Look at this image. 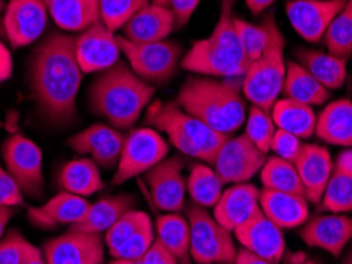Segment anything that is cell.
I'll return each instance as SVG.
<instances>
[{
	"label": "cell",
	"instance_id": "1",
	"mask_svg": "<svg viewBox=\"0 0 352 264\" xmlns=\"http://www.w3.org/2000/svg\"><path fill=\"white\" fill-rule=\"evenodd\" d=\"M76 38L64 34L46 37L32 53L29 82L38 111L46 121L65 125L76 114L81 69L75 51Z\"/></svg>",
	"mask_w": 352,
	"mask_h": 264
},
{
	"label": "cell",
	"instance_id": "2",
	"mask_svg": "<svg viewBox=\"0 0 352 264\" xmlns=\"http://www.w3.org/2000/svg\"><path fill=\"white\" fill-rule=\"evenodd\" d=\"M178 105L213 130L232 136L246 122L243 77H189L179 89Z\"/></svg>",
	"mask_w": 352,
	"mask_h": 264
},
{
	"label": "cell",
	"instance_id": "3",
	"mask_svg": "<svg viewBox=\"0 0 352 264\" xmlns=\"http://www.w3.org/2000/svg\"><path fill=\"white\" fill-rule=\"evenodd\" d=\"M154 97V87L119 60L102 71L89 89L91 111L119 130H127L142 116Z\"/></svg>",
	"mask_w": 352,
	"mask_h": 264
},
{
	"label": "cell",
	"instance_id": "4",
	"mask_svg": "<svg viewBox=\"0 0 352 264\" xmlns=\"http://www.w3.org/2000/svg\"><path fill=\"white\" fill-rule=\"evenodd\" d=\"M235 0H222L221 14L208 38L199 40L181 60V67L192 73L211 77H243L250 60L243 49L232 14Z\"/></svg>",
	"mask_w": 352,
	"mask_h": 264
},
{
	"label": "cell",
	"instance_id": "5",
	"mask_svg": "<svg viewBox=\"0 0 352 264\" xmlns=\"http://www.w3.org/2000/svg\"><path fill=\"white\" fill-rule=\"evenodd\" d=\"M146 122L167 134L170 144L186 157H192L208 165H211L217 151L229 138L190 116L178 103L154 101L146 111Z\"/></svg>",
	"mask_w": 352,
	"mask_h": 264
},
{
	"label": "cell",
	"instance_id": "6",
	"mask_svg": "<svg viewBox=\"0 0 352 264\" xmlns=\"http://www.w3.org/2000/svg\"><path fill=\"white\" fill-rule=\"evenodd\" d=\"M262 25L267 30L268 40L263 54L248 67L243 76V95L252 105L261 110L272 112L274 103L279 100L286 77V60H284V46L286 38L279 30L273 13H267L262 19Z\"/></svg>",
	"mask_w": 352,
	"mask_h": 264
},
{
	"label": "cell",
	"instance_id": "7",
	"mask_svg": "<svg viewBox=\"0 0 352 264\" xmlns=\"http://www.w3.org/2000/svg\"><path fill=\"white\" fill-rule=\"evenodd\" d=\"M190 232V258L197 264H235L236 247L232 232L217 224L201 206L192 204L188 211Z\"/></svg>",
	"mask_w": 352,
	"mask_h": 264
},
{
	"label": "cell",
	"instance_id": "8",
	"mask_svg": "<svg viewBox=\"0 0 352 264\" xmlns=\"http://www.w3.org/2000/svg\"><path fill=\"white\" fill-rule=\"evenodd\" d=\"M118 43L133 73L148 84H167L183 60V48L175 41L133 43L118 37Z\"/></svg>",
	"mask_w": 352,
	"mask_h": 264
},
{
	"label": "cell",
	"instance_id": "9",
	"mask_svg": "<svg viewBox=\"0 0 352 264\" xmlns=\"http://www.w3.org/2000/svg\"><path fill=\"white\" fill-rule=\"evenodd\" d=\"M168 143L154 128H137L124 139L113 184L121 185L144 174L167 157Z\"/></svg>",
	"mask_w": 352,
	"mask_h": 264
},
{
	"label": "cell",
	"instance_id": "10",
	"mask_svg": "<svg viewBox=\"0 0 352 264\" xmlns=\"http://www.w3.org/2000/svg\"><path fill=\"white\" fill-rule=\"evenodd\" d=\"M5 168L21 190L29 198L43 195V155L41 149L23 134H13L2 146Z\"/></svg>",
	"mask_w": 352,
	"mask_h": 264
},
{
	"label": "cell",
	"instance_id": "11",
	"mask_svg": "<svg viewBox=\"0 0 352 264\" xmlns=\"http://www.w3.org/2000/svg\"><path fill=\"white\" fill-rule=\"evenodd\" d=\"M267 158V154L258 151L243 133L240 136L226 139L211 162V167L224 184H245L261 173Z\"/></svg>",
	"mask_w": 352,
	"mask_h": 264
},
{
	"label": "cell",
	"instance_id": "12",
	"mask_svg": "<svg viewBox=\"0 0 352 264\" xmlns=\"http://www.w3.org/2000/svg\"><path fill=\"white\" fill-rule=\"evenodd\" d=\"M186 162L183 157L164 158L156 167L144 173V182L149 189L153 204L164 212H179L184 206L186 179L183 169Z\"/></svg>",
	"mask_w": 352,
	"mask_h": 264
},
{
	"label": "cell",
	"instance_id": "13",
	"mask_svg": "<svg viewBox=\"0 0 352 264\" xmlns=\"http://www.w3.org/2000/svg\"><path fill=\"white\" fill-rule=\"evenodd\" d=\"M348 0H289L286 14L300 37L319 43Z\"/></svg>",
	"mask_w": 352,
	"mask_h": 264
},
{
	"label": "cell",
	"instance_id": "14",
	"mask_svg": "<svg viewBox=\"0 0 352 264\" xmlns=\"http://www.w3.org/2000/svg\"><path fill=\"white\" fill-rule=\"evenodd\" d=\"M48 23V8L43 0H10L2 19L5 37L13 48L32 45Z\"/></svg>",
	"mask_w": 352,
	"mask_h": 264
},
{
	"label": "cell",
	"instance_id": "15",
	"mask_svg": "<svg viewBox=\"0 0 352 264\" xmlns=\"http://www.w3.org/2000/svg\"><path fill=\"white\" fill-rule=\"evenodd\" d=\"M75 51L82 73H102L116 65L121 56L118 37L102 21L76 38Z\"/></svg>",
	"mask_w": 352,
	"mask_h": 264
},
{
	"label": "cell",
	"instance_id": "16",
	"mask_svg": "<svg viewBox=\"0 0 352 264\" xmlns=\"http://www.w3.org/2000/svg\"><path fill=\"white\" fill-rule=\"evenodd\" d=\"M43 255L48 264H102L105 245L100 235L70 230L46 242Z\"/></svg>",
	"mask_w": 352,
	"mask_h": 264
},
{
	"label": "cell",
	"instance_id": "17",
	"mask_svg": "<svg viewBox=\"0 0 352 264\" xmlns=\"http://www.w3.org/2000/svg\"><path fill=\"white\" fill-rule=\"evenodd\" d=\"M234 235L245 250L276 264L283 260L286 250L283 228L274 225L262 212L235 228Z\"/></svg>",
	"mask_w": 352,
	"mask_h": 264
},
{
	"label": "cell",
	"instance_id": "18",
	"mask_svg": "<svg viewBox=\"0 0 352 264\" xmlns=\"http://www.w3.org/2000/svg\"><path fill=\"white\" fill-rule=\"evenodd\" d=\"M300 237L309 247L329 252L340 258L346 245L352 241V217L346 215H316L308 219L300 230Z\"/></svg>",
	"mask_w": 352,
	"mask_h": 264
},
{
	"label": "cell",
	"instance_id": "19",
	"mask_svg": "<svg viewBox=\"0 0 352 264\" xmlns=\"http://www.w3.org/2000/svg\"><path fill=\"white\" fill-rule=\"evenodd\" d=\"M126 136L115 128L96 123L69 139V146L76 154L91 155L92 162L103 168H113L121 157Z\"/></svg>",
	"mask_w": 352,
	"mask_h": 264
},
{
	"label": "cell",
	"instance_id": "20",
	"mask_svg": "<svg viewBox=\"0 0 352 264\" xmlns=\"http://www.w3.org/2000/svg\"><path fill=\"white\" fill-rule=\"evenodd\" d=\"M258 190L252 184H234L222 191L219 201L214 206L213 217L217 224L234 232L235 228L245 224L261 211Z\"/></svg>",
	"mask_w": 352,
	"mask_h": 264
},
{
	"label": "cell",
	"instance_id": "21",
	"mask_svg": "<svg viewBox=\"0 0 352 264\" xmlns=\"http://www.w3.org/2000/svg\"><path fill=\"white\" fill-rule=\"evenodd\" d=\"M294 165L298 171L307 200L314 204L320 203L324 190L333 173L332 155L327 149L318 144H303Z\"/></svg>",
	"mask_w": 352,
	"mask_h": 264
},
{
	"label": "cell",
	"instance_id": "22",
	"mask_svg": "<svg viewBox=\"0 0 352 264\" xmlns=\"http://www.w3.org/2000/svg\"><path fill=\"white\" fill-rule=\"evenodd\" d=\"M89 208V201L82 196L60 191L45 204L29 208L28 219L34 226L53 230L56 226L78 224Z\"/></svg>",
	"mask_w": 352,
	"mask_h": 264
},
{
	"label": "cell",
	"instance_id": "23",
	"mask_svg": "<svg viewBox=\"0 0 352 264\" xmlns=\"http://www.w3.org/2000/svg\"><path fill=\"white\" fill-rule=\"evenodd\" d=\"M176 25L175 14L170 7L148 3L127 21L122 27V37L133 43H154L164 41Z\"/></svg>",
	"mask_w": 352,
	"mask_h": 264
},
{
	"label": "cell",
	"instance_id": "24",
	"mask_svg": "<svg viewBox=\"0 0 352 264\" xmlns=\"http://www.w3.org/2000/svg\"><path fill=\"white\" fill-rule=\"evenodd\" d=\"M262 214L279 228H297L307 224L309 217L308 200L305 196L262 189L258 193Z\"/></svg>",
	"mask_w": 352,
	"mask_h": 264
},
{
	"label": "cell",
	"instance_id": "25",
	"mask_svg": "<svg viewBox=\"0 0 352 264\" xmlns=\"http://www.w3.org/2000/svg\"><path fill=\"white\" fill-rule=\"evenodd\" d=\"M50 16L65 32H85L100 23V0H43Z\"/></svg>",
	"mask_w": 352,
	"mask_h": 264
},
{
	"label": "cell",
	"instance_id": "26",
	"mask_svg": "<svg viewBox=\"0 0 352 264\" xmlns=\"http://www.w3.org/2000/svg\"><path fill=\"white\" fill-rule=\"evenodd\" d=\"M316 134L332 146L352 147V101L341 98L329 103L316 121Z\"/></svg>",
	"mask_w": 352,
	"mask_h": 264
},
{
	"label": "cell",
	"instance_id": "27",
	"mask_svg": "<svg viewBox=\"0 0 352 264\" xmlns=\"http://www.w3.org/2000/svg\"><path fill=\"white\" fill-rule=\"evenodd\" d=\"M295 62L314 76L325 89L333 91L343 87L348 77V60L340 59L330 53L318 49L298 48L295 51Z\"/></svg>",
	"mask_w": 352,
	"mask_h": 264
},
{
	"label": "cell",
	"instance_id": "28",
	"mask_svg": "<svg viewBox=\"0 0 352 264\" xmlns=\"http://www.w3.org/2000/svg\"><path fill=\"white\" fill-rule=\"evenodd\" d=\"M133 206H135V200L131 195L107 196V198L98 200L96 204H91L86 215L78 224L72 225L70 230L87 232V235H102L110 230L126 212L132 211Z\"/></svg>",
	"mask_w": 352,
	"mask_h": 264
},
{
	"label": "cell",
	"instance_id": "29",
	"mask_svg": "<svg viewBox=\"0 0 352 264\" xmlns=\"http://www.w3.org/2000/svg\"><path fill=\"white\" fill-rule=\"evenodd\" d=\"M284 98H291L308 106H322L329 101L330 91L320 84L295 60L286 62V77L283 84Z\"/></svg>",
	"mask_w": 352,
	"mask_h": 264
},
{
	"label": "cell",
	"instance_id": "30",
	"mask_svg": "<svg viewBox=\"0 0 352 264\" xmlns=\"http://www.w3.org/2000/svg\"><path fill=\"white\" fill-rule=\"evenodd\" d=\"M270 114L274 125L279 130L292 133L300 139L311 138L316 133L318 116L311 106L291 100V98H281L274 103Z\"/></svg>",
	"mask_w": 352,
	"mask_h": 264
},
{
	"label": "cell",
	"instance_id": "31",
	"mask_svg": "<svg viewBox=\"0 0 352 264\" xmlns=\"http://www.w3.org/2000/svg\"><path fill=\"white\" fill-rule=\"evenodd\" d=\"M59 185L64 191L85 198L100 191L103 189V180L96 162L89 158H78L72 160L60 169Z\"/></svg>",
	"mask_w": 352,
	"mask_h": 264
},
{
	"label": "cell",
	"instance_id": "32",
	"mask_svg": "<svg viewBox=\"0 0 352 264\" xmlns=\"http://www.w3.org/2000/svg\"><path fill=\"white\" fill-rule=\"evenodd\" d=\"M156 239L167 247L179 264H189L190 232L189 221L178 212H168L157 217Z\"/></svg>",
	"mask_w": 352,
	"mask_h": 264
},
{
	"label": "cell",
	"instance_id": "33",
	"mask_svg": "<svg viewBox=\"0 0 352 264\" xmlns=\"http://www.w3.org/2000/svg\"><path fill=\"white\" fill-rule=\"evenodd\" d=\"M222 182L219 176L216 174L213 167H208L204 162L195 163L190 168L189 178L186 179V189H188L190 198L197 206L201 208H214L222 195Z\"/></svg>",
	"mask_w": 352,
	"mask_h": 264
},
{
	"label": "cell",
	"instance_id": "34",
	"mask_svg": "<svg viewBox=\"0 0 352 264\" xmlns=\"http://www.w3.org/2000/svg\"><path fill=\"white\" fill-rule=\"evenodd\" d=\"M261 180L263 189L305 196L302 180H300L295 165L292 162H287V160L276 157V155L267 158L265 165L261 169Z\"/></svg>",
	"mask_w": 352,
	"mask_h": 264
},
{
	"label": "cell",
	"instance_id": "35",
	"mask_svg": "<svg viewBox=\"0 0 352 264\" xmlns=\"http://www.w3.org/2000/svg\"><path fill=\"white\" fill-rule=\"evenodd\" d=\"M324 41L330 54L349 60L352 54V0H348L344 8L329 25Z\"/></svg>",
	"mask_w": 352,
	"mask_h": 264
},
{
	"label": "cell",
	"instance_id": "36",
	"mask_svg": "<svg viewBox=\"0 0 352 264\" xmlns=\"http://www.w3.org/2000/svg\"><path fill=\"white\" fill-rule=\"evenodd\" d=\"M324 211L344 214L352 212V174L333 169L320 200Z\"/></svg>",
	"mask_w": 352,
	"mask_h": 264
},
{
	"label": "cell",
	"instance_id": "37",
	"mask_svg": "<svg viewBox=\"0 0 352 264\" xmlns=\"http://www.w3.org/2000/svg\"><path fill=\"white\" fill-rule=\"evenodd\" d=\"M274 132H276V125H274L272 114L252 105L246 117L245 134L248 139L254 144L258 151L268 154Z\"/></svg>",
	"mask_w": 352,
	"mask_h": 264
},
{
	"label": "cell",
	"instance_id": "38",
	"mask_svg": "<svg viewBox=\"0 0 352 264\" xmlns=\"http://www.w3.org/2000/svg\"><path fill=\"white\" fill-rule=\"evenodd\" d=\"M148 3L149 0H100V21L116 32Z\"/></svg>",
	"mask_w": 352,
	"mask_h": 264
},
{
	"label": "cell",
	"instance_id": "39",
	"mask_svg": "<svg viewBox=\"0 0 352 264\" xmlns=\"http://www.w3.org/2000/svg\"><path fill=\"white\" fill-rule=\"evenodd\" d=\"M148 214H144L142 211L132 209L124 214L110 230L105 232V244L108 247L110 253L116 250L119 245H122L133 232L140 230L146 221H149Z\"/></svg>",
	"mask_w": 352,
	"mask_h": 264
},
{
	"label": "cell",
	"instance_id": "40",
	"mask_svg": "<svg viewBox=\"0 0 352 264\" xmlns=\"http://www.w3.org/2000/svg\"><path fill=\"white\" fill-rule=\"evenodd\" d=\"M234 21L243 49H245V54L248 57V60H250V64H252V62H256L258 57L263 54V51H265L268 40L267 30L262 24L254 25L246 23V21H243L240 18H235Z\"/></svg>",
	"mask_w": 352,
	"mask_h": 264
},
{
	"label": "cell",
	"instance_id": "41",
	"mask_svg": "<svg viewBox=\"0 0 352 264\" xmlns=\"http://www.w3.org/2000/svg\"><path fill=\"white\" fill-rule=\"evenodd\" d=\"M154 241H156V231H154L153 221L149 220L140 230L133 232L122 245L113 250L111 256L124 258V260H138L148 252V248L153 245Z\"/></svg>",
	"mask_w": 352,
	"mask_h": 264
},
{
	"label": "cell",
	"instance_id": "42",
	"mask_svg": "<svg viewBox=\"0 0 352 264\" xmlns=\"http://www.w3.org/2000/svg\"><path fill=\"white\" fill-rule=\"evenodd\" d=\"M30 242L18 230H12L0 239V264H23L30 250Z\"/></svg>",
	"mask_w": 352,
	"mask_h": 264
},
{
	"label": "cell",
	"instance_id": "43",
	"mask_svg": "<svg viewBox=\"0 0 352 264\" xmlns=\"http://www.w3.org/2000/svg\"><path fill=\"white\" fill-rule=\"evenodd\" d=\"M302 147H303L302 139L297 138L292 133H287L276 128L274 136L272 139V146H270V151H273V154L276 155V157L294 163L295 160H297L300 151H302Z\"/></svg>",
	"mask_w": 352,
	"mask_h": 264
},
{
	"label": "cell",
	"instance_id": "44",
	"mask_svg": "<svg viewBox=\"0 0 352 264\" xmlns=\"http://www.w3.org/2000/svg\"><path fill=\"white\" fill-rule=\"evenodd\" d=\"M23 193L14 182V179L10 176L7 168L0 165V204L10 206V208H18L24 203Z\"/></svg>",
	"mask_w": 352,
	"mask_h": 264
},
{
	"label": "cell",
	"instance_id": "45",
	"mask_svg": "<svg viewBox=\"0 0 352 264\" xmlns=\"http://www.w3.org/2000/svg\"><path fill=\"white\" fill-rule=\"evenodd\" d=\"M140 260L143 264H179L173 253L160 244L157 239L153 242V245L148 248V252Z\"/></svg>",
	"mask_w": 352,
	"mask_h": 264
},
{
	"label": "cell",
	"instance_id": "46",
	"mask_svg": "<svg viewBox=\"0 0 352 264\" xmlns=\"http://www.w3.org/2000/svg\"><path fill=\"white\" fill-rule=\"evenodd\" d=\"M199 2L200 0H170L168 7L175 14L178 27H183L184 24L189 23V19L192 18L194 12L199 7Z\"/></svg>",
	"mask_w": 352,
	"mask_h": 264
},
{
	"label": "cell",
	"instance_id": "47",
	"mask_svg": "<svg viewBox=\"0 0 352 264\" xmlns=\"http://www.w3.org/2000/svg\"><path fill=\"white\" fill-rule=\"evenodd\" d=\"M13 75V57L7 45H3V41H0V84L10 80V76Z\"/></svg>",
	"mask_w": 352,
	"mask_h": 264
},
{
	"label": "cell",
	"instance_id": "48",
	"mask_svg": "<svg viewBox=\"0 0 352 264\" xmlns=\"http://www.w3.org/2000/svg\"><path fill=\"white\" fill-rule=\"evenodd\" d=\"M235 264H276L265 260V258H261L254 255V253L245 250V248H240L236 252V258H235Z\"/></svg>",
	"mask_w": 352,
	"mask_h": 264
},
{
	"label": "cell",
	"instance_id": "49",
	"mask_svg": "<svg viewBox=\"0 0 352 264\" xmlns=\"http://www.w3.org/2000/svg\"><path fill=\"white\" fill-rule=\"evenodd\" d=\"M333 169L343 171V173L352 174V147H348L336 157L333 163Z\"/></svg>",
	"mask_w": 352,
	"mask_h": 264
},
{
	"label": "cell",
	"instance_id": "50",
	"mask_svg": "<svg viewBox=\"0 0 352 264\" xmlns=\"http://www.w3.org/2000/svg\"><path fill=\"white\" fill-rule=\"evenodd\" d=\"M14 214H16V209L10 208V206H2L0 204V239L3 237L5 228H7L8 221L13 219Z\"/></svg>",
	"mask_w": 352,
	"mask_h": 264
},
{
	"label": "cell",
	"instance_id": "51",
	"mask_svg": "<svg viewBox=\"0 0 352 264\" xmlns=\"http://www.w3.org/2000/svg\"><path fill=\"white\" fill-rule=\"evenodd\" d=\"M245 2L252 14H261L262 12H265L270 5L276 2V0H245Z\"/></svg>",
	"mask_w": 352,
	"mask_h": 264
},
{
	"label": "cell",
	"instance_id": "52",
	"mask_svg": "<svg viewBox=\"0 0 352 264\" xmlns=\"http://www.w3.org/2000/svg\"><path fill=\"white\" fill-rule=\"evenodd\" d=\"M23 264H48V263H46L43 252H41L40 248H37L35 245H30V250Z\"/></svg>",
	"mask_w": 352,
	"mask_h": 264
},
{
	"label": "cell",
	"instance_id": "53",
	"mask_svg": "<svg viewBox=\"0 0 352 264\" xmlns=\"http://www.w3.org/2000/svg\"><path fill=\"white\" fill-rule=\"evenodd\" d=\"M110 264H143L142 260H124V258H115Z\"/></svg>",
	"mask_w": 352,
	"mask_h": 264
},
{
	"label": "cell",
	"instance_id": "54",
	"mask_svg": "<svg viewBox=\"0 0 352 264\" xmlns=\"http://www.w3.org/2000/svg\"><path fill=\"white\" fill-rule=\"evenodd\" d=\"M341 264H352V248L343 256V260H341Z\"/></svg>",
	"mask_w": 352,
	"mask_h": 264
},
{
	"label": "cell",
	"instance_id": "55",
	"mask_svg": "<svg viewBox=\"0 0 352 264\" xmlns=\"http://www.w3.org/2000/svg\"><path fill=\"white\" fill-rule=\"evenodd\" d=\"M168 2H170V0H153V3L164 5V7H168Z\"/></svg>",
	"mask_w": 352,
	"mask_h": 264
},
{
	"label": "cell",
	"instance_id": "56",
	"mask_svg": "<svg viewBox=\"0 0 352 264\" xmlns=\"http://www.w3.org/2000/svg\"><path fill=\"white\" fill-rule=\"evenodd\" d=\"M0 37H5V32H3V24H2V21H0Z\"/></svg>",
	"mask_w": 352,
	"mask_h": 264
},
{
	"label": "cell",
	"instance_id": "57",
	"mask_svg": "<svg viewBox=\"0 0 352 264\" xmlns=\"http://www.w3.org/2000/svg\"><path fill=\"white\" fill-rule=\"evenodd\" d=\"M302 264H319V263H318V261H316V263H314V261H305V263H302Z\"/></svg>",
	"mask_w": 352,
	"mask_h": 264
},
{
	"label": "cell",
	"instance_id": "58",
	"mask_svg": "<svg viewBox=\"0 0 352 264\" xmlns=\"http://www.w3.org/2000/svg\"><path fill=\"white\" fill-rule=\"evenodd\" d=\"M2 10H3V2L0 0V13H2Z\"/></svg>",
	"mask_w": 352,
	"mask_h": 264
}]
</instances>
